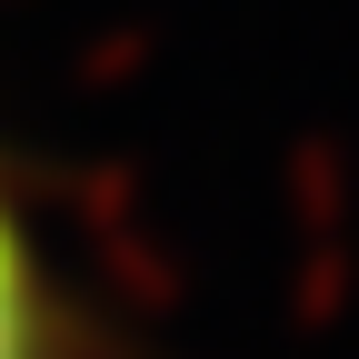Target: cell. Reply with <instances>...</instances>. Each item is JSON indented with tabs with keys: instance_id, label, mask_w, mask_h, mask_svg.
Wrapping results in <instances>:
<instances>
[{
	"instance_id": "6da1fadb",
	"label": "cell",
	"mask_w": 359,
	"mask_h": 359,
	"mask_svg": "<svg viewBox=\"0 0 359 359\" xmlns=\"http://www.w3.org/2000/svg\"><path fill=\"white\" fill-rule=\"evenodd\" d=\"M0 359H90V320L60 269V240L11 160H0Z\"/></svg>"
}]
</instances>
